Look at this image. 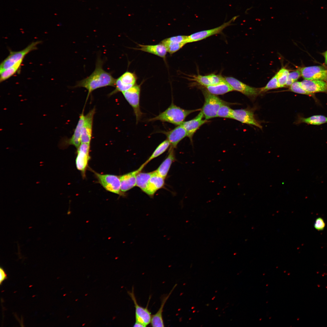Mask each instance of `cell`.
<instances>
[{"label":"cell","mask_w":327,"mask_h":327,"mask_svg":"<svg viewBox=\"0 0 327 327\" xmlns=\"http://www.w3.org/2000/svg\"><path fill=\"white\" fill-rule=\"evenodd\" d=\"M205 102L201 109L206 120L217 117L218 111L225 101L214 95L209 93L206 90L203 91Z\"/></svg>","instance_id":"3"},{"label":"cell","mask_w":327,"mask_h":327,"mask_svg":"<svg viewBox=\"0 0 327 327\" xmlns=\"http://www.w3.org/2000/svg\"><path fill=\"white\" fill-rule=\"evenodd\" d=\"M140 48L135 49L152 54L165 59L167 51L165 47L161 43L155 45L138 44Z\"/></svg>","instance_id":"23"},{"label":"cell","mask_w":327,"mask_h":327,"mask_svg":"<svg viewBox=\"0 0 327 327\" xmlns=\"http://www.w3.org/2000/svg\"><path fill=\"white\" fill-rule=\"evenodd\" d=\"M224 79L233 91L239 92L248 97H254L260 93V88L251 87L233 77H225Z\"/></svg>","instance_id":"9"},{"label":"cell","mask_w":327,"mask_h":327,"mask_svg":"<svg viewBox=\"0 0 327 327\" xmlns=\"http://www.w3.org/2000/svg\"><path fill=\"white\" fill-rule=\"evenodd\" d=\"M98 182L107 190L121 195L120 177L112 174H102L94 172Z\"/></svg>","instance_id":"6"},{"label":"cell","mask_w":327,"mask_h":327,"mask_svg":"<svg viewBox=\"0 0 327 327\" xmlns=\"http://www.w3.org/2000/svg\"><path fill=\"white\" fill-rule=\"evenodd\" d=\"M90 144L81 143L77 149L75 163L78 170L84 175L90 160Z\"/></svg>","instance_id":"10"},{"label":"cell","mask_w":327,"mask_h":327,"mask_svg":"<svg viewBox=\"0 0 327 327\" xmlns=\"http://www.w3.org/2000/svg\"><path fill=\"white\" fill-rule=\"evenodd\" d=\"M194 307L193 306V307H192L191 309H194Z\"/></svg>","instance_id":"41"},{"label":"cell","mask_w":327,"mask_h":327,"mask_svg":"<svg viewBox=\"0 0 327 327\" xmlns=\"http://www.w3.org/2000/svg\"><path fill=\"white\" fill-rule=\"evenodd\" d=\"M200 110L184 109L175 105L172 102L165 111L157 116L149 119L148 121H160L178 126L182 124L186 117L189 114Z\"/></svg>","instance_id":"2"},{"label":"cell","mask_w":327,"mask_h":327,"mask_svg":"<svg viewBox=\"0 0 327 327\" xmlns=\"http://www.w3.org/2000/svg\"><path fill=\"white\" fill-rule=\"evenodd\" d=\"M289 73L288 69L283 68L276 74L279 88L283 87L286 85Z\"/></svg>","instance_id":"31"},{"label":"cell","mask_w":327,"mask_h":327,"mask_svg":"<svg viewBox=\"0 0 327 327\" xmlns=\"http://www.w3.org/2000/svg\"><path fill=\"white\" fill-rule=\"evenodd\" d=\"M233 110L225 104H223L219 109L217 117L232 119Z\"/></svg>","instance_id":"32"},{"label":"cell","mask_w":327,"mask_h":327,"mask_svg":"<svg viewBox=\"0 0 327 327\" xmlns=\"http://www.w3.org/2000/svg\"><path fill=\"white\" fill-rule=\"evenodd\" d=\"M188 36L178 35L170 37L163 40L161 43L166 48L170 54L176 52L184 45Z\"/></svg>","instance_id":"16"},{"label":"cell","mask_w":327,"mask_h":327,"mask_svg":"<svg viewBox=\"0 0 327 327\" xmlns=\"http://www.w3.org/2000/svg\"><path fill=\"white\" fill-rule=\"evenodd\" d=\"M289 88L291 91L296 93L309 96L312 95V93H309L304 90L301 86L300 82L299 81L293 83L290 86Z\"/></svg>","instance_id":"34"},{"label":"cell","mask_w":327,"mask_h":327,"mask_svg":"<svg viewBox=\"0 0 327 327\" xmlns=\"http://www.w3.org/2000/svg\"><path fill=\"white\" fill-rule=\"evenodd\" d=\"M238 16L233 17L228 21L217 27L197 32L188 36L186 41V44L200 41L212 35L221 33L224 29L231 25L232 22L234 21Z\"/></svg>","instance_id":"7"},{"label":"cell","mask_w":327,"mask_h":327,"mask_svg":"<svg viewBox=\"0 0 327 327\" xmlns=\"http://www.w3.org/2000/svg\"><path fill=\"white\" fill-rule=\"evenodd\" d=\"M134 327H144V326L141 323L135 322Z\"/></svg>","instance_id":"38"},{"label":"cell","mask_w":327,"mask_h":327,"mask_svg":"<svg viewBox=\"0 0 327 327\" xmlns=\"http://www.w3.org/2000/svg\"><path fill=\"white\" fill-rule=\"evenodd\" d=\"M300 84L304 90L310 93L327 91V84L322 80L305 79L300 82Z\"/></svg>","instance_id":"21"},{"label":"cell","mask_w":327,"mask_h":327,"mask_svg":"<svg viewBox=\"0 0 327 327\" xmlns=\"http://www.w3.org/2000/svg\"><path fill=\"white\" fill-rule=\"evenodd\" d=\"M164 180L165 178L160 175L156 170L152 172L144 192L150 197L153 196L157 190L164 186Z\"/></svg>","instance_id":"20"},{"label":"cell","mask_w":327,"mask_h":327,"mask_svg":"<svg viewBox=\"0 0 327 327\" xmlns=\"http://www.w3.org/2000/svg\"><path fill=\"white\" fill-rule=\"evenodd\" d=\"M324 56L325 58V62L327 64V51L324 53Z\"/></svg>","instance_id":"39"},{"label":"cell","mask_w":327,"mask_h":327,"mask_svg":"<svg viewBox=\"0 0 327 327\" xmlns=\"http://www.w3.org/2000/svg\"><path fill=\"white\" fill-rule=\"evenodd\" d=\"M104 61L98 57L94 71L89 76L78 81L74 87L85 88L88 91V97L92 91L98 88L108 86L115 87L116 79L111 73L104 70Z\"/></svg>","instance_id":"1"},{"label":"cell","mask_w":327,"mask_h":327,"mask_svg":"<svg viewBox=\"0 0 327 327\" xmlns=\"http://www.w3.org/2000/svg\"><path fill=\"white\" fill-rule=\"evenodd\" d=\"M146 165L144 163L137 169L122 175L120 177L121 181V191L125 192L136 186V178L137 174L141 172Z\"/></svg>","instance_id":"18"},{"label":"cell","mask_w":327,"mask_h":327,"mask_svg":"<svg viewBox=\"0 0 327 327\" xmlns=\"http://www.w3.org/2000/svg\"><path fill=\"white\" fill-rule=\"evenodd\" d=\"M95 112V109L94 108L84 116V122L81 130V143H90L92 136L93 117Z\"/></svg>","instance_id":"13"},{"label":"cell","mask_w":327,"mask_h":327,"mask_svg":"<svg viewBox=\"0 0 327 327\" xmlns=\"http://www.w3.org/2000/svg\"><path fill=\"white\" fill-rule=\"evenodd\" d=\"M279 88L277 75L276 74L272 77L264 87L260 88V93L268 90Z\"/></svg>","instance_id":"33"},{"label":"cell","mask_w":327,"mask_h":327,"mask_svg":"<svg viewBox=\"0 0 327 327\" xmlns=\"http://www.w3.org/2000/svg\"><path fill=\"white\" fill-rule=\"evenodd\" d=\"M325 225V223L323 219L321 217H319L315 220L314 226L317 230L322 231L324 229Z\"/></svg>","instance_id":"36"},{"label":"cell","mask_w":327,"mask_h":327,"mask_svg":"<svg viewBox=\"0 0 327 327\" xmlns=\"http://www.w3.org/2000/svg\"><path fill=\"white\" fill-rule=\"evenodd\" d=\"M152 172L148 173H139L137 175L136 186L139 187L144 192L147 186Z\"/></svg>","instance_id":"27"},{"label":"cell","mask_w":327,"mask_h":327,"mask_svg":"<svg viewBox=\"0 0 327 327\" xmlns=\"http://www.w3.org/2000/svg\"><path fill=\"white\" fill-rule=\"evenodd\" d=\"M137 80L135 73L126 71L116 79L115 88L109 95L111 96L117 92H123L127 91L136 84Z\"/></svg>","instance_id":"8"},{"label":"cell","mask_w":327,"mask_h":327,"mask_svg":"<svg viewBox=\"0 0 327 327\" xmlns=\"http://www.w3.org/2000/svg\"><path fill=\"white\" fill-rule=\"evenodd\" d=\"M232 119L242 123L254 125L260 128L262 126L255 119L253 112L245 109L233 110Z\"/></svg>","instance_id":"14"},{"label":"cell","mask_w":327,"mask_h":327,"mask_svg":"<svg viewBox=\"0 0 327 327\" xmlns=\"http://www.w3.org/2000/svg\"><path fill=\"white\" fill-rule=\"evenodd\" d=\"M175 160L174 149L170 148L166 158L156 170L157 173L164 178L167 177L172 163Z\"/></svg>","instance_id":"24"},{"label":"cell","mask_w":327,"mask_h":327,"mask_svg":"<svg viewBox=\"0 0 327 327\" xmlns=\"http://www.w3.org/2000/svg\"><path fill=\"white\" fill-rule=\"evenodd\" d=\"M215 296H214L213 298H212V300L214 299L215 298Z\"/></svg>","instance_id":"42"},{"label":"cell","mask_w":327,"mask_h":327,"mask_svg":"<svg viewBox=\"0 0 327 327\" xmlns=\"http://www.w3.org/2000/svg\"><path fill=\"white\" fill-rule=\"evenodd\" d=\"M190 77L192 78L189 79L205 87L220 83L225 80L222 76L213 74L204 76L194 75Z\"/></svg>","instance_id":"22"},{"label":"cell","mask_w":327,"mask_h":327,"mask_svg":"<svg viewBox=\"0 0 327 327\" xmlns=\"http://www.w3.org/2000/svg\"><path fill=\"white\" fill-rule=\"evenodd\" d=\"M205 87L209 93L216 95H223L233 91L225 80L220 83Z\"/></svg>","instance_id":"26"},{"label":"cell","mask_w":327,"mask_h":327,"mask_svg":"<svg viewBox=\"0 0 327 327\" xmlns=\"http://www.w3.org/2000/svg\"><path fill=\"white\" fill-rule=\"evenodd\" d=\"M301 74L306 80H325L327 71L320 66H312L302 68L300 69Z\"/></svg>","instance_id":"12"},{"label":"cell","mask_w":327,"mask_h":327,"mask_svg":"<svg viewBox=\"0 0 327 327\" xmlns=\"http://www.w3.org/2000/svg\"><path fill=\"white\" fill-rule=\"evenodd\" d=\"M195 311H196L195 310H194V311H193V313H194Z\"/></svg>","instance_id":"43"},{"label":"cell","mask_w":327,"mask_h":327,"mask_svg":"<svg viewBox=\"0 0 327 327\" xmlns=\"http://www.w3.org/2000/svg\"><path fill=\"white\" fill-rule=\"evenodd\" d=\"M300 74V72L299 70L289 73L286 85L290 86L299 78Z\"/></svg>","instance_id":"35"},{"label":"cell","mask_w":327,"mask_h":327,"mask_svg":"<svg viewBox=\"0 0 327 327\" xmlns=\"http://www.w3.org/2000/svg\"><path fill=\"white\" fill-rule=\"evenodd\" d=\"M177 284L174 286L169 293L164 296L162 299L160 306L157 312L152 315L150 323L152 327H164V324L163 318V312L164 305L176 287Z\"/></svg>","instance_id":"25"},{"label":"cell","mask_w":327,"mask_h":327,"mask_svg":"<svg viewBox=\"0 0 327 327\" xmlns=\"http://www.w3.org/2000/svg\"><path fill=\"white\" fill-rule=\"evenodd\" d=\"M84 116L83 111L80 116L78 124L72 137L70 139L63 140L60 143V146L63 147L72 145L77 149L78 148L81 143V130L84 122Z\"/></svg>","instance_id":"19"},{"label":"cell","mask_w":327,"mask_h":327,"mask_svg":"<svg viewBox=\"0 0 327 327\" xmlns=\"http://www.w3.org/2000/svg\"><path fill=\"white\" fill-rule=\"evenodd\" d=\"M300 122H303L309 124L319 125L327 123V117L321 115H316L307 118H301L299 121Z\"/></svg>","instance_id":"29"},{"label":"cell","mask_w":327,"mask_h":327,"mask_svg":"<svg viewBox=\"0 0 327 327\" xmlns=\"http://www.w3.org/2000/svg\"><path fill=\"white\" fill-rule=\"evenodd\" d=\"M170 146V144L167 139L164 140L158 145L151 156L144 163L147 164L151 160L162 154L167 150Z\"/></svg>","instance_id":"30"},{"label":"cell","mask_w":327,"mask_h":327,"mask_svg":"<svg viewBox=\"0 0 327 327\" xmlns=\"http://www.w3.org/2000/svg\"><path fill=\"white\" fill-rule=\"evenodd\" d=\"M167 137V139L170 144V148L174 149L178 144L183 139L187 137L186 131L181 124L177 126L174 129L163 132Z\"/></svg>","instance_id":"17"},{"label":"cell","mask_w":327,"mask_h":327,"mask_svg":"<svg viewBox=\"0 0 327 327\" xmlns=\"http://www.w3.org/2000/svg\"><path fill=\"white\" fill-rule=\"evenodd\" d=\"M41 41L33 42L23 49L18 51H10L8 56L1 63L0 72L5 70L23 60L24 57L31 51L36 50Z\"/></svg>","instance_id":"4"},{"label":"cell","mask_w":327,"mask_h":327,"mask_svg":"<svg viewBox=\"0 0 327 327\" xmlns=\"http://www.w3.org/2000/svg\"><path fill=\"white\" fill-rule=\"evenodd\" d=\"M0 284H1L2 282L3 281H4L6 278V275L4 270L1 268L0 269Z\"/></svg>","instance_id":"37"},{"label":"cell","mask_w":327,"mask_h":327,"mask_svg":"<svg viewBox=\"0 0 327 327\" xmlns=\"http://www.w3.org/2000/svg\"><path fill=\"white\" fill-rule=\"evenodd\" d=\"M23 60H21L13 66L1 72L0 81L2 82L14 75L19 69Z\"/></svg>","instance_id":"28"},{"label":"cell","mask_w":327,"mask_h":327,"mask_svg":"<svg viewBox=\"0 0 327 327\" xmlns=\"http://www.w3.org/2000/svg\"><path fill=\"white\" fill-rule=\"evenodd\" d=\"M128 293L134 305L135 309V322L141 323L144 327L146 326L151 322L152 315L150 312L147 307H142L137 303L134 294L133 288H132V291L128 292Z\"/></svg>","instance_id":"11"},{"label":"cell","mask_w":327,"mask_h":327,"mask_svg":"<svg viewBox=\"0 0 327 327\" xmlns=\"http://www.w3.org/2000/svg\"><path fill=\"white\" fill-rule=\"evenodd\" d=\"M325 80L327 81V76L326 77V79H325Z\"/></svg>","instance_id":"40"},{"label":"cell","mask_w":327,"mask_h":327,"mask_svg":"<svg viewBox=\"0 0 327 327\" xmlns=\"http://www.w3.org/2000/svg\"><path fill=\"white\" fill-rule=\"evenodd\" d=\"M141 85V84H136L129 89L122 92L124 98L133 109L137 123L143 115L140 105Z\"/></svg>","instance_id":"5"},{"label":"cell","mask_w":327,"mask_h":327,"mask_svg":"<svg viewBox=\"0 0 327 327\" xmlns=\"http://www.w3.org/2000/svg\"><path fill=\"white\" fill-rule=\"evenodd\" d=\"M203 114L201 111L195 118L188 121H184L181 124L186 131L187 137L192 142L195 132L200 127L208 121L205 119H203Z\"/></svg>","instance_id":"15"}]
</instances>
